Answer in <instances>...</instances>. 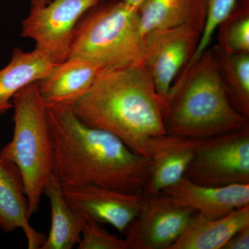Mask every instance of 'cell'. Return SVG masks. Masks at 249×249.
Returning a JSON list of instances; mask_svg holds the SVG:
<instances>
[{
    "label": "cell",
    "instance_id": "ffe728a7",
    "mask_svg": "<svg viewBox=\"0 0 249 249\" xmlns=\"http://www.w3.org/2000/svg\"><path fill=\"white\" fill-rule=\"evenodd\" d=\"M217 29V45L223 51L228 53H249V0H237Z\"/></svg>",
    "mask_w": 249,
    "mask_h": 249
},
{
    "label": "cell",
    "instance_id": "44dd1931",
    "mask_svg": "<svg viewBox=\"0 0 249 249\" xmlns=\"http://www.w3.org/2000/svg\"><path fill=\"white\" fill-rule=\"evenodd\" d=\"M85 217L84 225L78 244L79 249H130L125 239L120 238L103 229L99 223Z\"/></svg>",
    "mask_w": 249,
    "mask_h": 249
},
{
    "label": "cell",
    "instance_id": "d6986e66",
    "mask_svg": "<svg viewBox=\"0 0 249 249\" xmlns=\"http://www.w3.org/2000/svg\"><path fill=\"white\" fill-rule=\"evenodd\" d=\"M211 49L229 101L249 119V53H228L217 45Z\"/></svg>",
    "mask_w": 249,
    "mask_h": 249
},
{
    "label": "cell",
    "instance_id": "6da1fadb",
    "mask_svg": "<svg viewBox=\"0 0 249 249\" xmlns=\"http://www.w3.org/2000/svg\"><path fill=\"white\" fill-rule=\"evenodd\" d=\"M47 119L53 173L62 188L95 185L143 193L151 159L132 151L110 132L85 124L72 107H47Z\"/></svg>",
    "mask_w": 249,
    "mask_h": 249
},
{
    "label": "cell",
    "instance_id": "5b68a950",
    "mask_svg": "<svg viewBox=\"0 0 249 249\" xmlns=\"http://www.w3.org/2000/svg\"><path fill=\"white\" fill-rule=\"evenodd\" d=\"M37 82L24 87L13 98L14 135L0 151V155L19 172L31 217L40 209L53 175L47 107L39 94Z\"/></svg>",
    "mask_w": 249,
    "mask_h": 249
},
{
    "label": "cell",
    "instance_id": "4fadbf2b",
    "mask_svg": "<svg viewBox=\"0 0 249 249\" xmlns=\"http://www.w3.org/2000/svg\"><path fill=\"white\" fill-rule=\"evenodd\" d=\"M101 70L81 58L59 62L48 76L37 82L42 102L46 107H73L89 91Z\"/></svg>",
    "mask_w": 249,
    "mask_h": 249
},
{
    "label": "cell",
    "instance_id": "7c38bea8",
    "mask_svg": "<svg viewBox=\"0 0 249 249\" xmlns=\"http://www.w3.org/2000/svg\"><path fill=\"white\" fill-rule=\"evenodd\" d=\"M204 139L169 134L152 139L148 146V157L152 161V173L144 188V195L157 196L180 181Z\"/></svg>",
    "mask_w": 249,
    "mask_h": 249
},
{
    "label": "cell",
    "instance_id": "8fae6325",
    "mask_svg": "<svg viewBox=\"0 0 249 249\" xmlns=\"http://www.w3.org/2000/svg\"><path fill=\"white\" fill-rule=\"evenodd\" d=\"M160 193L172 202L194 209L211 219L224 217L249 205V183L208 186L193 182L184 176Z\"/></svg>",
    "mask_w": 249,
    "mask_h": 249
},
{
    "label": "cell",
    "instance_id": "7402d4cb",
    "mask_svg": "<svg viewBox=\"0 0 249 249\" xmlns=\"http://www.w3.org/2000/svg\"><path fill=\"white\" fill-rule=\"evenodd\" d=\"M208 5L207 19L204 31L201 34L200 42L196 53L191 62H194L201 53L209 48L212 36L218 24L231 11L237 0H206ZM190 63V64H191Z\"/></svg>",
    "mask_w": 249,
    "mask_h": 249
},
{
    "label": "cell",
    "instance_id": "52a82bcc",
    "mask_svg": "<svg viewBox=\"0 0 249 249\" xmlns=\"http://www.w3.org/2000/svg\"><path fill=\"white\" fill-rule=\"evenodd\" d=\"M101 0H32L23 20L22 36L36 42V49L54 62L69 58L73 31L80 18Z\"/></svg>",
    "mask_w": 249,
    "mask_h": 249
},
{
    "label": "cell",
    "instance_id": "e0dca14e",
    "mask_svg": "<svg viewBox=\"0 0 249 249\" xmlns=\"http://www.w3.org/2000/svg\"><path fill=\"white\" fill-rule=\"evenodd\" d=\"M57 64L39 49L27 52L15 48L9 64L0 70V114L12 109L13 98L19 90L48 76Z\"/></svg>",
    "mask_w": 249,
    "mask_h": 249
},
{
    "label": "cell",
    "instance_id": "277c9868",
    "mask_svg": "<svg viewBox=\"0 0 249 249\" xmlns=\"http://www.w3.org/2000/svg\"><path fill=\"white\" fill-rule=\"evenodd\" d=\"M143 37L139 9L122 0H101L77 24L69 58L88 60L101 70L139 63L143 62Z\"/></svg>",
    "mask_w": 249,
    "mask_h": 249
},
{
    "label": "cell",
    "instance_id": "5bb4252c",
    "mask_svg": "<svg viewBox=\"0 0 249 249\" xmlns=\"http://www.w3.org/2000/svg\"><path fill=\"white\" fill-rule=\"evenodd\" d=\"M30 217L19 172L0 155V229L5 232L22 229L28 248L40 249L46 237L31 227Z\"/></svg>",
    "mask_w": 249,
    "mask_h": 249
},
{
    "label": "cell",
    "instance_id": "9c48e42d",
    "mask_svg": "<svg viewBox=\"0 0 249 249\" xmlns=\"http://www.w3.org/2000/svg\"><path fill=\"white\" fill-rule=\"evenodd\" d=\"M197 213L163 195L146 196L138 217L124 232L130 249H170Z\"/></svg>",
    "mask_w": 249,
    "mask_h": 249
},
{
    "label": "cell",
    "instance_id": "cb8c5ba5",
    "mask_svg": "<svg viewBox=\"0 0 249 249\" xmlns=\"http://www.w3.org/2000/svg\"><path fill=\"white\" fill-rule=\"evenodd\" d=\"M122 1L131 7L139 9L141 5L143 2L144 0H122Z\"/></svg>",
    "mask_w": 249,
    "mask_h": 249
},
{
    "label": "cell",
    "instance_id": "3957f363",
    "mask_svg": "<svg viewBox=\"0 0 249 249\" xmlns=\"http://www.w3.org/2000/svg\"><path fill=\"white\" fill-rule=\"evenodd\" d=\"M163 116L168 134L186 138H212L249 127V119L229 101L209 48L175 80Z\"/></svg>",
    "mask_w": 249,
    "mask_h": 249
},
{
    "label": "cell",
    "instance_id": "8992f818",
    "mask_svg": "<svg viewBox=\"0 0 249 249\" xmlns=\"http://www.w3.org/2000/svg\"><path fill=\"white\" fill-rule=\"evenodd\" d=\"M185 177L208 186L249 183V127L204 139Z\"/></svg>",
    "mask_w": 249,
    "mask_h": 249
},
{
    "label": "cell",
    "instance_id": "7a4b0ae2",
    "mask_svg": "<svg viewBox=\"0 0 249 249\" xmlns=\"http://www.w3.org/2000/svg\"><path fill=\"white\" fill-rule=\"evenodd\" d=\"M72 109L85 124L110 132L144 157L152 139L168 134L163 106L143 62L103 69Z\"/></svg>",
    "mask_w": 249,
    "mask_h": 249
},
{
    "label": "cell",
    "instance_id": "603a6c76",
    "mask_svg": "<svg viewBox=\"0 0 249 249\" xmlns=\"http://www.w3.org/2000/svg\"><path fill=\"white\" fill-rule=\"evenodd\" d=\"M249 225L234 234L222 249H249Z\"/></svg>",
    "mask_w": 249,
    "mask_h": 249
},
{
    "label": "cell",
    "instance_id": "ba28073f",
    "mask_svg": "<svg viewBox=\"0 0 249 249\" xmlns=\"http://www.w3.org/2000/svg\"><path fill=\"white\" fill-rule=\"evenodd\" d=\"M201 33L182 26L150 31L143 37V62L163 109L175 80L191 63Z\"/></svg>",
    "mask_w": 249,
    "mask_h": 249
},
{
    "label": "cell",
    "instance_id": "2e32d148",
    "mask_svg": "<svg viewBox=\"0 0 249 249\" xmlns=\"http://www.w3.org/2000/svg\"><path fill=\"white\" fill-rule=\"evenodd\" d=\"M248 225L249 205L216 219L197 213L170 249H222L234 234Z\"/></svg>",
    "mask_w": 249,
    "mask_h": 249
},
{
    "label": "cell",
    "instance_id": "ac0fdd59",
    "mask_svg": "<svg viewBox=\"0 0 249 249\" xmlns=\"http://www.w3.org/2000/svg\"><path fill=\"white\" fill-rule=\"evenodd\" d=\"M45 195L50 204L52 223L48 236L40 249H71L79 242L85 217L77 213L67 202L63 188L52 175Z\"/></svg>",
    "mask_w": 249,
    "mask_h": 249
},
{
    "label": "cell",
    "instance_id": "9a60e30c",
    "mask_svg": "<svg viewBox=\"0 0 249 249\" xmlns=\"http://www.w3.org/2000/svg\"><path fill=\"white\" fill-rule=\"evenodd\" d=\"M206 0H144L139 9L142 36L157 29L187 26L202 34L207 19Z\"/></svg>",
    "mask_w": 249,
    "mask_h": 249
},
{
    "label": "cell",
    "instance_id": "30bf717a",
    "mask_svg": "<svg viewBox=\"0 0 249 249\" xmlns=\"http://www.w3.org/2000/svg\"><path fill=\"white\" fill-rule=\"evenodd\" d=\"M63 188L71 209L99 223L124 232L138 217L146 201L143 193H130L95 185Z\"/></svg>",
    "mask_w": 249,
    "mask_h": 249
}]
</instances>
